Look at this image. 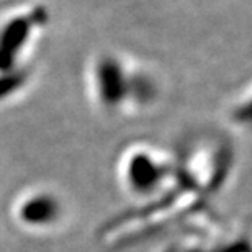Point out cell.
I'll list each match as a JSON object with an SVG mask.
<instances>
[{"instance_id": "obj_1", "label": "cell", "mask_w": 252, "mask_h": 252, "mask_svg": "<svg viewBox=\"0 0 252 252\" xmlns=\"http://www.w3.org/2000/svg\"><path fill=\"white\" fill-rule=\"evenodd\" d=\"M95 87L98 100L105 107L115 108L122 103L129 92V79L125 72L122 63L108 56L95 65Z\"/></svg>"}, {"instance_id": "obj_2", "label": "cell", "mask_w": 252, "mask_h": 252, "mask_svg": "<svg viewBox=\"0 0 252 252\" xmlns=\"http://www.w3.org/2000/svg\"><path fill=\"white\" fill-rule=\"evenodd\" d=\"M234 118L243 125H249V126L252 125V95H249L239 105H236Z\"/></svg>"}]
</instances>
